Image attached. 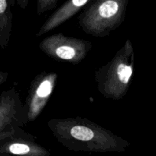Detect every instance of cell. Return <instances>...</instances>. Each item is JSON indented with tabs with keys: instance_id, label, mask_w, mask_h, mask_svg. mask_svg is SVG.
Segmentation results:
<instances>
[{
	"instance_id": "cell-1",
	"label": "cell",
	"mask_w": 156,
	"mask_h": 156,
	"mask_svg": "<svg viewBox=\"0 0 156 156\" xmlns=\"http://www.w3.org/2000/svg\"><path fill=\"white\" fill-rule=\"evenodd\" d=\"M124 2H102L94 5L87 12L83 18L82 25L86 31L93 34H100L103 31L115 27L120 21L124 12Z\"/></svg>"
},
{
	"instance_id": "cell-2",
	"label": "cell",
	"mask_w": 156,
	"mask_h": 156,
	"mask_svg": "<svg viewBox=\"0 0 156 156\" xmlns=\"http://www.w3.org/2000/svg\"><path fill=\"white\" fill-rule=\"evenodd\" d=\"M84 41L54 35L44 40L41 47L54 57L70 62H79L85 56L86 44Z\"/></svg>"
},
{
	"instance_id": "cell-3",
	"label": "cell",
	"mask_w": 156,
	"mask_h": 156,
	"mask_svg": "<svg viewBox=\"0 0 156 156\" xmlns=\"http://www.w3.org/2000/svg\"><path fill=\"white\" fill-rule=\"evenodd\" d=\"M132 75V64H128L122 57L117 58L110 66L106 80L104 82L103 91L110 96L119 97L126 91Z\"/></svg>"
},
{
	"instance_id": "cell-4",
	"label": "cell",
	"mask_w": 156,
	"mask_h": 156,
	"mask_svg": "<svg viewBox=\"0 0 156 156\" xmlns=\"http://www.w3.org/2000/svg\"><path fill=\"white\" fill-rule=\"evenodd\" d=\"M88 2V0H73V1L67 2L58 12H56V13L54 14L48 21H46L45 24L41 27L39 33L37 35L39 36L59 26L66 20L70 18L72 15H74L76 12H77L80 8H82Z\"/></svg>"
},
{
	"instance_id": "cell-5",
	"label": "cell",
	"mask_w": 156,
	"mask_h": 156,
	"mask_svg": "<svg viewBox=\"0 0 156 156\" xmlns=\"http://www.w3.org/2000/svg\"><path fill=\"white\" fill-rule=\"evenodd\" d=\"M54 75L48 76L45 79L40 82L38 86L35 89V94L31 101L30 105V116L31 119H34L41 112L43 107L47 101L54 88Z\"/></svg>"
},
{
	"instance_id": "cell-6",
	"label": "cell",
	"mask_w": 156,
	"mask_h": 156,
	"mask_svg": "<svg viewBox=\"0 0 156 156\" xmlns=\"http://www.w3.org/2000/svg\"><path fill=\"white\" fill-rule=\"evenodd\" d=\"M11 12L8 2L0 0V47H4L9 39L11 30Z\"/></svg>"
},
{
	"instance_id": "cell-7",
	"label": "cell",
	"mask_w": 156,
	"mask_h": 156,
	"mask_svg": "<svg viewBox=\"0 0 156 156\" xmlns=\"http://www.w3.org/2000/svg\"><path fill=\"white\" fill-rule=\"evenodd\" d=\"M70 136L74 140L80 142L90 143L97 139L96 129L84 124H74L69 129Z\"/></svg>"
},
{
	"instance_id": "cell-8",
	"label": "cell",
	"mask_w": 156,
	"mask_h": 156,
	"mask_svg": "<svg viewBox=\"0 0 156 156\" xmlns=\"http://www.w3.org/2000/svg\"><path fill=\"white\" fill-rule=\"evenodd\" d=\"M8 150L10 153L17 155H31L35 156L32 153L31 148L28 145L23 143H13L11 144L8 148Z\"/></svg>"
},
{
	"instance_id": "cell-9",
	"label": "cell",
	"mask_w": 156,
	"mask_h": 156,
	"mask_svg": "<svg viewBox=\"0 0 156 156\" xmlns=\"http://www.w3.org/2000/svg\"><path fill=\"white\" fill-rule=\"evenodd\" d=\"M11 110H9V104L5 100L0 99V130L9 122L10 118Z\"/></svg>"
},
{
	"instance_id": "cell-10",
	"label": "cell",
	"mask_w": 156,
	"mask_h": 156,
	"mask_svg": "<svg viewBox=\"0 0 156 156\" xmlns=\"http://www.w3.org/2000/svg\"><path fill=\"white\" fill-rule=\"evenodd\" d=\"M6 80V75L3 73H0V84Z\"/></svg>"
}]
</instances>
